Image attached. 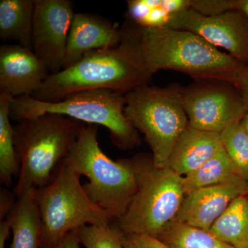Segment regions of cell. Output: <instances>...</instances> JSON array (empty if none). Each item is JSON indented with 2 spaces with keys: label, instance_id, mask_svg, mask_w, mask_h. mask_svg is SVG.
<instances>
[{
  "label": "cell",
  "instance_id": "32",
  "mask_svg": "<svg viewBox=\"0 0 248 248\" xmlns=\"http://www.w3.org/2000/svg\"><path fill=\"white\" fill-rule=\"evenodd\" d=\"M241 123L244 125V128L246 129L248 134V111L247 113L246 114V115L244 116L242 121H241Z\"/></svg>",
  "mask_w": 248,
  "mask_h": 248
},
{
  "label": "cell",
  "instance_id": "31",
  "mask_svg": "<svg viewBox=\"0 0 248 248\" xmlns=\"http://www.w3.org/2000/svg\"><path fill=\"white\" fill-rule=\"evenodd\" d=\"M235 10L241 11L248 19V0H235Z\"/></svg>",
  "mask_w": 248,
  "mask_h": 248
},
{
  "label": "cell",
  "instance_id": "20",
  "mask_svg": "<svg viewBox=\"0 0 248 248\" xmlns=\"http://www.w3.org/2000/svg\"><path fill=\"white\" fill-rule=\"evenodd\" d=\"M237 177L241 176L222 147L198 169L184 177V190L187 195L192 191L223 184Z\"/></svg>",
  "mask_w": 248,
  "mask_h": 248
},
{
  "label": "cell",
  "instance_id": "7",
  "mask_svg": "<svg viewBox=\"0 0 248 248\" xmlns=\"http://www.w3.org/2000/svg\"><path fill=\"white\" fill-rule=\"evenodd\" d=\"M183 90L176 85L164 88L147 85L125 94L124 114L144 135L156 168L167 166L178 140L188 127Z\"/></svg>",
  "mask_w": 248,
  "mask_h": 248
},
{
  "label": "cell",
  "instance_id": "24",
  "mask_svg": "<svg viewBox=\"0 0 248 248\" xmlns=\"http://www.w3.org/2000/svg\"><path fill=\"white\" fill-rule=\"evenodd\" d=\"M77 231L80 244L85 248H125L124 233L117 224L109 226L87 225Z\"/></svg>",
  "mask_w": 248,
  "mask_h": 248
},
{
  "label": "cell",
  "instance_id": "25",
  "mask_svg": "<svg viewBox=\"0 0 248 248\" xmlns=\"http://www.w3.org/2000/svg\"><path fill=\"white\" fill-rule=\"evenodd\" d=\"M190 9L210 16L235 10V0H190Z\"/></svg>",
  "mask_w": 248,
  "mask_h": 248
},
{
  "label": "cell",
  "instance_id": "3",
  "mask_svg": "<svg viewBox=\"0 0 248 248\" xmlns=\"http://www.w3.org/2000/svg\"><path fill=\"white\" fill-rule=\"evenodd\" d=\"M86 124L66 116L45 114L21 120L14 128V141L20 170L16 197L53 181L59 167L79 138Z\"/></svg>",
  "mask_w": 248,
  "mask_h": 248
},
{
  "label": "cell",
  "instance_id": "15",
  "mask_svg": "<svg viewBox=\"0 0 248 248\" xmlns=\"http://www.w3.org/2000/svg\"><path fill=\"white\" fill-rule=\"evenodd\" d=\"M222 147L220 134L188 125L178 140L166 166L185 177L213 157Z\"/></svg>",
  "mask_w": 248,
  "mask_h": 248
},
{
  "label": "cell",
  "instance_id": "11",
  "mask_svg": "<svg viewBox=\"0 0 248 248\" xmlns=\"http://www.w3.org/2000/svg\"><path fill=\"white\" fill-rule=\"evenodd\" d=\"M32 50L50 71L62 70L75 16L69 0H34Z\"/></svg>",
  "mask_w": 248,
  "mask_h": 248
},
{
  "label": "cell",
  "instance_id": "16",
  "mask_svg": "<svg viewBox=\"0 0 248 248\" xmlns=\"http://www.w3.org/2000/svg\"><path fill=\"white\" fill-rule=\"evenodd\" d=\"M36 189L19 196L14 209L5 219L13 232L10 248H41L42 222L35 197Z\"/></svg>",
  "mask_w": 248,
  "mask_h": 248
},
{
  "label": "cell",
  "instance_id": "30",
  "mask_svg": "<svg viewBox=\"0 0 248 248\" xmlns=\"http://www.w3.org/2000/svg\"><path fill=\"white\" fill-rule=\"evenodd\" d=\"M236 88L239 90L248 104V65L246 67L244 73H243L242 77H241L239 84Z\"/></svg>",
  "mask_w": 248,
  "mask_h": 248
},
{
  "label": "cell",
  "instance_id": "22",
  "mask_svg": "<svg viewBox=\"0 0 248 248\" xmlns=\"http://www.w3.org/2000/svg\"><path fill=\"white\" fill-rule=\"evenodd\" d=\"M11 97L0 94V180L7 187L14 176H19V166L14 141V128L11 124Z\"/></svg>",
  "mask_w": 248,
  "mask_h": 248
},
{
  "label": "cell",
  "instance_id": "10",
  "mask_svg": "<svg viewBox=\"0 0 248 248\" xmlns=\"http://www.w3.org/2000/svg\"><path fill=\"white\" fill-rule=\"evenodd\" d=\"M169 27L193 32L248 65V19L241 11L206 16L188 9L174 16Z\"/></svg>",
  "mask_w": 248,
  "mask_h": 248
},
{
  "label": "cell",
  "instance_id": "9",
  "mask_svg": "<svg viewBox=\"0 0 248 248\" xmlns=\"http://www.w3.org/2000/svg\"><path fill=\"white\" fill-rule=\"evenodd\" d=\"M183 104L190 127L218 134L241 122L248 111L239 90L225 83L197 81L184 88Z\"/></svg>",
  "mask_w": 248,
  "mask_h": 248
},
{
  "label": "cell",
  "instance_id": "8",
  "mask_svg": "<svg viewBox=\"0 0 248 248\" xmlns=\"http://www.w3.org/2000/svg\"><path fill=\"white\" fill-rule=\"evenodd\" d=\"M80 176L62 161L53 181L36 189L35 197L42 222V247L61 241L66 235L87 225L109 226L114 221L91 202Z\"/></svg>",
  "mask_w": 248,
  "mask_h": 248
},
{
  "label": "cell",
  "instance_id": "17",
  "mask_svg": "<svg viewBox=\"0 0 248 248\" xmlns=\"http://www.w3.org/2000/svg\"><path fill=\"white\" fill-rule=\"evenodd\" d=\"M34 0L0 1V38L32 50Z\"/></svg>",
  "mask_w": 248,
  "mask_h": 248
},
{
  "label": "cell",
  "instance_id": "28",
  "mask_svg": "<svg viewBox=\"0 0 248 248\" xmlns=\"http://www.w3.org/2000/svg\"><path fill=\"white\" fill-rule=\"evenodd\" d=\"M80 246L81 244L78 237V231H76L68 233L57 244L42 248H81Z\"/></svg>",
  "mask_w": 248,
  "mask_h": 248
},
{
  "label": "cell",
  "instance_id": "4",
  "mask_svg": "<svg viewBox=\"0 0 248 248\" xmlns=\"http://www.w3.org/2000/svg\"><path fill=\"white\" fill-rule=\"evenodd\" d=\"M125 94L112 90L96 89L73 93L54 103L41 102L31 96L11 98V119L19 122L48 113L66 116L86 124L103 125L110 131L116 147L133 149L141 144V139L124 114Z\"/></svg>",
  "mask_w": 248,
  "mask_h": 248
},
{
  "label": "cell",
  "instance_id": "27",
  "mask_svg": "<svg viewBox=\"0 0 248 248\" xmlns=\"http://www.w3.org/2000/svg\"><path fill=\"white\" fill-rule=\"evenodd\" d=\"M14 192H10L8 189L1 188L0 191V220L4 221L5 217L14 209L16 202Z\"/></svg>",
  "mask_w": 248,
  "mask_h": 248
},
{
  "label": "cell",
  "instance_id": "19",
  "mask_svg": "<svg viewBox=\"0 0 248 248\" xmlns=\"http://www.w3.org/2000/svg\"><path fill=\"white\" fill-rule=\"evenodd\" d=\"M209 231L235 248H248V197L235 199Z\"/></svg>",
  "mask_w": 248,
  "mask_h": 248
},
{
  "label": "cell",
  "instance_id": "18",
  "mask_svg": "<svg viewBox=\"0 0 248 248\" xmlns=\"http://www.w3.org/2000/svg\"><path fill=\"white\" fill-rule=\"evenodd\" d=\"M125 19L146 29L169 27L176 15L190 9V0H130Z\"/></svg>",
  "mask_w": 248,
  "mask_h": 248
},
{
  "label": "cell",
  "instance_id": "23",
  "mask_svg": "<svg viewBox=\"0 0 248 248\" xmlns=\"http://www.w3.org/2000/svg\"><path fill=\"white\" fill-rule=\"evenodd\" d=\"M222 145L232 161L238 174L248 182V134L241 122L221 134Z\"/></svg>",
  "mask_w": 248,
  "mask_h": 248
},
{
  "label": "cell",
  "instance_id": "6",
  "mask_svg": "<svg viewBox=\"0 0 248 248\" xmlns=\"http://www.w3.org/2000/svg\"><path fill=\"white\" fill-rule=\"evenodd\" d=\"M99 125L86 124L63 162L89 182L83 185L93 203L114 221L121 218L138 191L136 178L123 159L113 161L101 149Z\"/></svg>",
  "mask_w": 248,
  "mask_h": 248
},
{
  "label": "cell",
  "instance_id": "2",
  "mask_svg": "<svg viewBox=\"0 0 248 248\" xmlns=\"http://www.w3.org/2000/svg\"><path fill=\"white\" fill-rule=\"evenodd\" d=\"M120 30L122 42L117 46L91 52L76 64L50 74L31 97L54 103L81 91L108 89L127 94L151 84L153 76L136 42L126 29Z\"/></svg>",
  "mask_w": 248,
  "mask_h": 248
},
{
  "label": "cell",
  "instance_id": "29",
  "mask_svg": "<svg viewBox=\"0 0 248 248\" xmlns=\"http://www.w3.org/2000/svg\"><path fill=\"white\" fill-rule=\"evenodd\" d=\"M11 231V226L7 220L4 219V221H1L0 223V248H5V243L9 238Z\"/></svg>",
  "mask_w": 248,
  "mask_h": 248
},
{
  "label": "cell",
  "instance_id": "26",
  "mask_svg": "<svg viewBox=\"0 0 248 248\" xmlns=\"http://www.w3.org/2000/svg\"><path fill=\"white\" fill-rule=\"evenodd\" d=\"M125 248H170L153 236L144 234H124Z\"/></svg>",
  "mask_w": 248,
  "mask_h": 248
},
{
  "label": "cell",
  "instance_id": "5",
  "mask_svg": "<svg viewBox=\"0 0 248 248\" xmlns=\"http://www.w3.org/2000/svg\"><path fill=\"white\" fill-rule=\"evenodd\" d=\"M123 159L135 174L138 191L116 224L124 234L156 237L179 213L186 196L184 177L168 166L156 168L152 155Z\"/></svg>",
  "mask_w": 248,
  "mask_h": 248
},
{
  "label": "cell",
  "instance_id": "14",
  "mask_svg": "<svg viewBox=\"0 0 248 248\" xmlns=\"http://www.w3.org/2000/svg\"><path fill=\"white\" fill-rule=\"evenodd\" d=\"M122 39L121 30L108 19L86 13L75 14L62 69L76 64L91 52L117 46Z\"/></svg>",
  "mask_w": 248,
  "mask_h": 248
},
{
  "label": "cell",
  "instance_id": "13",
  "mask_svg": "<svg viewBox=\"0 0 248 248\" xmlns=\"http://www.w3.org/2000/svg\"><path fill=\"white\" fill-rule=\"evenodd\" d=\"M248 191V182L241 177L192 191L186 195L174 220L209 231L230 204Z\"/></svg>",
  "mask_w": 248,
  "mask_h": 248
},
{
  "label": "cell",
  "instance_id": "21",
  "mask_svg": "<svg viewBox=\"0 0 248 248\" xmlns=\"http://www.w3.org/2000/svg\"><path fill=\"white\" fill-rule=\"evenodd\" d=\"M156 238L170 248H235L210 231L177 220L165 227Z\"/></svg>",
  "mask_w": 248,
  "mask_h": 248
},
{
  "label": "cell",
  "instance_id": "1",
  "mask_svg": "<svg viewBox=\"0 0 248 248\" xmlns=\"http://www.w3.org/2000/svg\"><path fill=\"white\" fill-rule=\"evenodd\" d=\"M123 27L133 36L153 76L161 70H172L197 81L225 83L237 87L247 67L190 31L169 27L146 29L126 20Z\"/></svg>",
  "mask_w": 248,
  "mask_h": 248
},
{
  "label": "cell",
  "instance_id": "12",
  "mask_svg": "<svg viewBox=\"0 0 248 248\" xmlns=\"http://www.w3.org/2000/svg\"><path fill=\"white\" fill-rule=\"evenodd\" d=\"M50 74L33 50L19 45L0 46V94L31 97Z\"/></svg>",
  "mask_w": 248,
  "mask_h": 248
}]
</instances>
